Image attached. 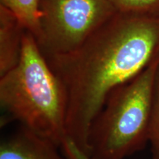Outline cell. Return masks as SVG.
<instances>
[{
	"mask_svg": "<svg viewBox=\"0 0 159 159\" xmlns=\"http://www.w3.org/2000/svg\"><path fill=\"white\" fill-rule=\"evenodd\" d=\"M0 159H67L50 139L21 126L0 144Z\"/></svg>",
	"mask_w": 159,
	"mask_h": 159,
	"instance_id": "obj_5",
	"label": "cell"
},
{
	"mask_svg": "<svg viewBox=\"0 0 159 159\" xmlns=\"http://www.w3.org/2000/svg\"><path fill=\"white\" fill-rule=\"evenodd\" d=\"M149 143L151 147L152 159H159V64L155 80L149 127Z\"/></svg>",
	"mask_w": 159,
	"mask_h": 159,
	"instance_id": "obj_9",
	"label": "cell"
},
{
	"mask_svg": "<svg viewBox=\"0 0 159 159\" xmlns=\"http://www.w3.org/2000/svg\"><path fill=\"white\" fill-rule=\"evenodd\" d=\"M116 13L134 16L159 18V0H108Z\"/></svg>",
	"mask_w": 159,
	"mask_h": 159,
	"instance_id": "obj_8",
	"label": "cell"
},
{
	"mask_svg": "<svg viewBox=\"0 0 159 159\" xmlns=\"http://www.w3.org/2000/svg\"><path fill=\"white\" fill-rule=\"evenodd\" d=\"M37 41L44 57L76 50L114 16L108 0H40Z\"/></svg>",
	"mask_w": 159,
	"mask_h": 159,
	"instance_id": "obj_4",
	"label": "cell"
},
{
	"mask_svg": "<svg viewBox=\"0 0 159 159\" xmlns=\"http://www.w3.org/2000/svg\"><path fill=\"white\" fill-rule=\"evenodd\" d=\"M0 106L10 120L60 147L67 137L64 89L28 30L19 63L0 77Z\"/></svg>",
	"mask_w": 159,
	"mask_h": 159,
	"instance_id": "obj_2",
	"label": "cell"
},
{
	"mask_svg": "<svg viewBox=\"0 0 159 159\" xmlns=\"http://www.w3.org/2000/svg\"><path fill=\"white\" fill-rule=\"evenodd\" d=\"M26 30L11 11L0 5V77L19 63Z\"/></svg>",
	"mask_w": 159,
	"mask_h": 159,
	"instance_id": "obj_6",
	"label": "cell"
},
{
	"mask_svg": "<svg viewBox=\"0 0 159 159\" xmlns=\"http://www.w3.org/2000/svg\"><path fill=\"white\" fill-rule=\"evenodd\" d=\"M61 150L67 159H92L79 148L73 140L66 137L61 145Z\"/></svg>",
	"mask_w": 159,
	"mask_h": 159,
	"instance_id": "obj_10",
	"label": "cell"
},
{
	"mask_svg": "<svg viewBox=\"0 0 159 159\" xmlns=\"http://www.w3.org/2000/svg\"><path fill=\"white\" fill-rule=\"evenodd\" d=\"M39 2L40 0H0V5L11 11L25 28L37 39L41 18Z\"/></svg>",
	"mask_w": 159,
	"mask_h": 159,
	"instance_id": "obj_7",
	"label": "cell"
},
{
	"mask_svg": "<svg viewBox=\"0 0 159 159\" xmlns=\"http://www.w3.org/2000/svg\"><path fill=\"white\" fill-rule=\"evenodd\" d=\"M45 58L66 97L67 137L89 155V128L109 93L159 60V18L116 13L76 50Z\"/></svg>",
	"mask_w": 159,
	"mask_h": 159,
	"instance_id": "obj_1",
	"label": "cell"
},
{
	"mask_svg": "<svg viewBox=\"0 0 159 159\" xmlns=\"http://www.w3.org/2000/svg\"><path fill=\"white\" fill-rule=\"evenodd\" d=\"M158 64L157 60L109 93L89 128L91 158L124 159L146 147Z\"/></svg>",
	"mask_w": 159,
	"mask_h": 159,
	"instance_id": "obj_3",
	"label": "cell"
}]
</instances>
